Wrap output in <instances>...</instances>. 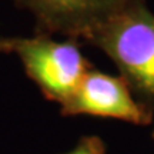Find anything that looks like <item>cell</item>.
Instances as JSON below:
<instances>
[{
  "label": "cell",
  "instance_id": "obj_1",
  "mask_svg": "<svg viewBox=\"0 0 154 154\" xmlns=\"http://www.w3.org/2000/svg\"><path fill=\"white\" fill-rule=\"evenodd\" d=\"M86 42L110 57L138 103L154 111V13L143 0H130Z\"/></svg>",
  "mask_w": 154,
  "mask_h": 154
},
{
  "label": "cell",
  "instance_id": "obj_6",
  "mask_svg": "<svg viewBox=\"0 0 154 154\" xmlns=\"http://www.w3.org/2000/svg\"><path fill=\"white\" fill-rule=\"evenodd\" d=\"M13 51V37L0 38V54L2 53H11Z\"/></svg>",
  "mask_w": 154,
  "mask_h": 154
},
{
  "label": "cell",
  "instance_id": "obj_7",
  "mask_svg": "<svg viewBox=\"0 0 154 154\" xmlns=\"http://www.w3.org/2000/svg\"><path fill=\"white\" fill-rule=\"evenodd\" d=\"M153 137H154V133H153Z\"/></svg>",
  "mask_w": 154,
  "mask_h": 154
},
{
  "label": "cell",
  "instance_id": "obj_2",
  "mask_svg": "<svg viewBox=\"0 0 154 154\" xmlns=\"http://www.w3.org/2000/svg\"><path fill=\"white\" fill-rule=\"evenodd\" d=\"M13 51L20 57L23 67L44 97L63 104L77 88L91 64L82 53L79 40L63 42L51 36L13 37Z\"/></svg>",
  "mask_w": 154,
  "mask_h": 154
},
{
  "label": "cell",
  "instance_id": "obj_5",
  "mask_svg": "<svg viewBox=\"0 0 154 154\" xmlns=\"http://www.w3.org/2000/svg\"><path fill=\"white\" fill-rule=\"evenodd\" d=\"M63 154H106V144L97 136H86L79 140L74 149Z\"/></svg>",
  "mask_w": 154,
  "mask_h": 154
},
{
  "label": "cell",
  "instance_id": "obj_4",
  "mask_svg": "<svg viewBox=\"0 0 154 154\" xmlns=\"http://www.w3.org/2000/svg\"><path fill=\"white\" fill-rule=\"evenodd\" d=\"M36 20L37 34L86 40L130 0H14Z\"/></svg>",
  "mask_w": 154,
  "mask_h": 154
},
{
  "label": "cell",
  "instance_id": "obj_3",
  "mask_svg": "<svg viewBox=\"0 0 154 154\" xmlns=\"http://www.w3.org/2000/svg\"><path fill=\"white\" fill-rule=\"evenodd\" d=\"M61 116H94L147 126L153 111L138 103L123 77L90 69L61 104Z\"/></svg>",
  "mask_w": 154,
  "mask_h": 154
}]
</instances>
